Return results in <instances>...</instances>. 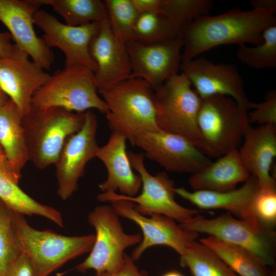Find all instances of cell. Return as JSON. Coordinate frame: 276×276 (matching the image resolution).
<instances>
[{
    "label": "cell",
    "mask_w": 276,
    "mask_h": 276,
    "mask_svg": "<svg viewBox=\"0 0 276 276\" xmlns=\"http://www.w3.org/2000/svg\"><path fill=\"white\" fill-rule=\"evenodd\" d=\"M275 25V14L261 9L235 8L200 16L182 28V62L219 45H257L263 41L264 31Z\"/></svg>",
    "instance_id": "cell-1"
},
{
    "label": "cell",
    "mask_w": 276,
    "mask_h": 276,
    "mask_svg": "<svg viewBox=\"0 0 276 276\" xmlns=\"http://www.w3.org/2000/svg\"><path fill=\"white\" fill-rule=\"evenodd\" d=\"M98 92L108 107L105 116L108 127L124 135L132 146L142 132L161 130L154 89L145 80L129 78Z\"/></svg>",
    "instance_id": "cell-2"
},
{
    "label": "cell",
    "mask_w": 276,
    "mask_h": 276,
    "mask_svg": "<svg viewBox=\"0 0 276 276\" xmlns=\"http://www.w3.org/2000/svg\"><path fill=\"white\" fill-rule=\"evenodd\" d=\"M12 221L22 250L32 265L33 276H49L69 261L90 252L95 235L67 236L39 231L24 215L12 211Z\"/></svg>",
    "instance_id": "cell-3"
},
{
    "label": "cell",
    "mask_w": 276,
    "mask_h": 276,
    "mask_svg": "<svg viewBox=\"0 0 276 276\" xmlns=\"http://www.w3.org/2000/svg\"><path fill=\"white\" fill-rule=\"evenodd\" d=\"M85 112L30 107L22 117L29 160L40 169L55 165L66 140L82 127Z\"/></svg>",
    "instance_id": "cell-4"
},
{
    "label": "cell",
    "mask_w": 276,
    "mask_h": 276,
    "mask_svg": "<svg viewBox=\"0 0 276 276\" xmlns=\"http://www.w3.org/2000/svg\"><path fill=\"white\" fill-rule=\"evenodd\" d=\"M154 91L159 128L186 138L205 154L214 157L198 126L201 98L186 77L181 73L173 75Z\"/></svg>",
    "instance_id": "cell-5"
},
{
    "label": "cell",
    "mask_w": 276,
    "mask_h": 276,
    "mask_svg": "<svg viewBox=\"0 0 276 276\" xmlns=\"http://www.w3.org/2000/svg\"><path fill=\"white\" fill-rule=\"evenodd\" d=\"M98 92L92 70L81 65L64 67L50 75L33 95L30 107L77 113L95 109L105 114L107 106Z\"/></svg>",
    "instance_id": "cell-6"
},
{
    "label": "cell",
    "mask_w": 276,
    "mask_h": 276,
    "mask_svg": "<svg viewBox=\"0 0 276 276\" xmlns=\"http://www.w3.org/2000/svg\"><path fill=\"white\" fill-rule=\"evenodd\" d=\"M132 168L140 175L142 180L141 194L133 197L115 192H102L97 195L101 202H112L118 200L132 202L135 209L144 216L160 214L182 223L198 215V211L182 206L175 199L174 182L167 173L162 171L153 175L144 164V153L128 151Z\"/></svg>",
    "instance_id": "cell-7"
},
{
    "label": "cell",
    "mask_w": 276,
    "mask_h": 276,
    "mask_svg": "<svg viewBox=\"0 0 276 276\" xmlns=\"http://www.w3.org/2000/svg\"><path fill=\"white\" fill-rule=\"evenodd\" d=\"M247 109L232 98L220 95L201 99L197 124L214 157L238 149L250 126Z\"/></svg>",
    "instance_id": "cell-8"
},
{
    "label": "cell",
    "mask_w": 276,
    "mask_h": 276,
    "mask_svg": "<svg viewBox=\"0 0 276 276\" xmlns=\"http://www.w3.org/2000/svg\"><path fill=\"white\" fill-rule=\"evenodd\" d=\"M87 220L95 230V240L88 256L76 267L80 272L91 269L96 273L117 270L124 263L125 250L142 241V234L124 232L111 205L97 206L89 213Z\"/></svg>",
    "instance_id": "cell-9"
},
{
    "label": "cell",
    "mask_w": 276,
    "mask_h": 276,
    "mask_svg": "<svg viewBox=\"0 0 276 276\" xmlns=\"http://www.w3.org/2000/svg\"><path fill=\"white\" fill-rule=\"evenodd\" d=\"M187 230L214 236L251 251L267 266L273 265L274 234L269 228L257 227L227 212L214 218L197 215L180 223Z\"/></svg>",
    "instance_id": "cell-10"
},
{
    "label": "cell",
    "mask_w": 276,
    "mask_h": 276,
    "mask_svg": "<svg viewBox=\"0 0 276 276\" xmlns=\"http://www.w3.org/2000/svg\"><path fill=\"white\" fill-rule=\"evenodd\" d=\"M98 126L96 116L90 110L85 111L82 127L66 140L55 164L57 194L63 200L78 190L87 164L96 157L99 148L96 139Z\"/></svg>",
    "instance_id": "cell-11"
},
{
    "label": "cell",
    "mask_w": 276,
    "mask_h": 276,
    "mask_svg": "<svg viewBox=\"0 0 276 276\" xmlns=\"http://www.w3.org/2000/svg\"><path fill=\"white\" fill-rule=\"evenodd\" d=\"M134 146L142 149L148 158L170 172L193 174L212 162L189 140L163 130L142 132L136 137Z\"/></svg>",
    "instance_id": "cell-12"
},
{
    "label": "cell",
    "mask_w": 276,
    "mask_h": 276,
    "mask_svg": "<svg viewBox=\"0 0 276 276\" xmlns=\"http://www.w3.org/2000/svg\"><path fill=\"white\" fill-rule=\"evenodd\" d=\"M111 203L119 216L133 221L142 231V241L130 256L134 261L139 259L149 247L156 245L168 246L181 256L198 236V233L186 229L167 216L153 214L146 217L141 214L131 201L121 199Z\"/></svg>",
    "instance_id": "cell-13"
},
{
    "label": "cell",
    "mask_w": 276,
    "mask_h": 276,
    "mask_svg": "<svg viewBox=\"0 0 276 276\" xmlns=\"http://www.w3.org/2000/svg\"><path fill=\"white\" fill-rule=\"evenodd\" d=\"M33 19L34 24L44 33L42 38L45 44L50 48L60 49L64 54V67L81 65L96 71L97 66L90 54L89 45L99 30L100 22L71 26L40 9L35 12Z\"/></svg>",
    "instance_id": "cell-14"
},
{
    "label": "cell",
    "mask_w": 276,
    "mask_h": 276,
    "mask_svg": "<svg viewBox=\"0 0 276 276\" xmlns=\"http://www.w3.org/2000/svg\"><path fill=\"white\" fill-rule=\"evenodd\" d=\"M180 71L201 99L224 96L232 98L247 109L251 108L253 102L248 99L241 76L233 64L195 58L182 62Z\"/></svg>",
    "instance_id": "cell-15"
},
{
    "label": "cell",
    "mask_w": 276,
    "mask_h": 276,
    "mask_svg": "<svg viewBox=\"0 0 276 276\" xmlns=\"http://www.w3.org/2000/svg\"><path fill=\"white\" fill-rule=\"evenodd\" d=\"M131 66L129 78H141L154 90L179 73L182 63L181 37L153 44L133 41L126 44Z\"/></svg>",
    "instance_id": "cell-16"
},
{
    "label": "cell",
    "mask_w": 276,
    "mask_h": 276,
    "mask_svg": "<svg viewBox=\"0 0 276 276\" xmlns=\"http://www.w3.org/2000/svg\"><path fill=\"white\" fill-rule=\"evenodd\" d=\"M38 9L33 0H0V21L18 48L31 56L35 63L49 70L54 56L43 38L35 33L33 16Z\"/></svg>",
    "instance_id": "cell-17"
},
{
    "label": "cell",
    "mask_w": 276,
    "mask_h": 276,
    "mask_svg": "<svg viewBox=\"0 0 276 276\" xmlns=\"http://www.w3.org/2000/svg\"><path fill=\"white\" fill-rule=\"evenodd\" d=\"M50 76L19 48L12 57H0V87L16 105L22 117L29 110L34 94Z\"/></svg>",
    "instance_id": "cell-18"
},
{
    "label": "cell",
    "mask_w": 276,
    "mask_h": 276,
    "mask_svg": "<svg viewBox=\"0 0 276 276\" xmlns=\"http://www.w3.org/2000/svg\"><path fill=\"white\" fill-rule=\"evenodd\" d=\"M96 64L94 72L98 90L110 88L129 79L131 66L126 46L114 36L108 18L100 22V28L89 45Z\"/></svg>",
    "instance_id": "cell-19"
},
{
    "label": "cell",
    "mask_w": 276,
    "mask_h": 276,
    "mask_svg": "<svg viewBox=\"0 0 276 276\" xmlns=\"http://www.w3.org/2000/svg\"><path fill=\"white\" fill-rule=\"evenodd\" d=\"M260 187L257 179L252 176L239 188L227 191L193 190L183 187L175 188V194L201 209H224L238 219L246 221L257 227L263 226L256 217L253 202Z\"/></svg>",
    "instance_id": "cell-20"
},
{
    "label": "cell",
    "mask_w": 276,
    "mask_h": 276,
    "mask_svg": "<svg viewBox=\"0 0 276 276\" xmlns=\"http://www.w3.org/2000/svg\"><path fill=\"white\" fill-rule=\"evenodd\" d=\"M238 150L242 164L249 175L257 179L260 189L276 190L271 172L276 156L275 125L249 126Z\"/></svg>",
    "instance_id": "cell-21"
},
{
    "label": "cell",
    "mask_w": 276,
    "mask_h": 276,
    "mask_svg": "<svg viewBox=\"0 0 276 276\" xmlns=\"http://www.w3.org/2000/svg\"><path fill=\"white\" fill-rule=\"evenodd\" d=\"M125 137L116 131H112L107 143L99 147L96 157L105 166L106 179L99 188L102 192H120V194L133 197L142 186L140 175L133 170L126 150Z\"/></svg>",
    "instance_id": "cell-22"
},
{
    "label": "cell",
    "mask_w": 276,
    "mask_h": 276,
    "mask_svg": "<svg viewBox=\"0 0 276 276\" xmlns=\"http://www.w3.org/2000/svg\"><path fill=\"white\" fill-rule=\"evenodd\" d=\"M21 175L12 168L0 146V200L10 210L22 215L40 216L63 226L61 213L41 204L26 194L19 186Z\"/></svg>",
    "instance_id": "cell-23"
},
{
    "label": "cell",
    "mask_w": 276,
    "mask_h": 276,
    "mask_svg": "<svg viewBox=\"0 0 276 276\" xmlns=\"http://www.w3.org/2000/svg\"><path fill=\"white\" fill-rule=\"evenodd\" d=\"M250 176L236 149L192 174L189 183L193 190L227 191L236 188Z\"/></svg>",
    "instance_id": "cell-24"
},
{
    "label": "cell",
    "mask_w": 276,
    "mask_h": 276,
    "mask_svg": "<svg viewBox=\"0 0 276 276\" xmlns=\"http://www.w3.org/2000/svg\"><path fill=\"white\" fill-rule=\"evenodd\" d=\"M0 146L12 168L21 175L29 156L22 116L9 98L0 104Z\"/></svg>",
    "instance_id": "cell-25"
},
{
    "label": "cell",
    "mask_w": 276,
    "mask_h": 276,
    "mask_svg": "<svg viewBox=\"0 0 276 276\" xmlns=\"http://www.w3.org/2000/svg\"><path fill=\"white\" fill-rule=\"evenodd\" d=\"M199 242L210 249L239 276H272L266 265L248 250L209 236Z\"/></svg>",
    "instance_id": "cell-26"
},
{
    "label": "cell",
    "mask_w": 276,
    "mask_h": 276,
    "mask_svg": "<svg viewBox=\"0 0 276 276\" xmlns=\"http://www.w3.org/2000/svg\"><path fill=\"white\" fill-rule=\"evenodd\" d=\"M38 7L51 6L71 26L100 22L107 18L104 1L100 0H33Z\"/></svg>",
    "instance_id": "cell-27"
},
{
    "label": "cell",
    "mask_w": 276,
    "mask_h": 276,
    "mask_svg": "<svg viewBox=\"0 0 276 276\" xmlns=\"http://www.w3.org/2000/svg\"><path fill=\"white\" fill-rule=\"evenodd\" d=\"M181 28L160 12L139 14L132 34V40L142 44H153L181 37Z\"/></svg>",
    "instance_id": "cell-28"
},
{
    "label": "cell",
    "mask_w": 276,
    "mask_h": 276,
    "mask_svg": "<svg viewBox=\"0 0 276 276\" xmlns=\"http://www.w3.org/2000/svg\"><path fill=\"white\" fill-rule=\"evenodd\" d=\"M181 266L192 276H239L210 249L200 242H191L180 256Z\"/></svg>",
    "instance_id": "cell-29"
},
{
    "label": "cell",
    "mask_w": 276,
    "mask_h": 276,
    "mask_svg": "<svg viewBox=\"0 0 276 276\" xmlns=\"http://www.w3.org/2000/svg\"><path fill=\"white\" fill-rule=\"evenodd\" d=\"M263 38L257 45L239 46L236 56L241 62L256 70L276 67V25L265 30Z\"/></svg>",
    "instance_id": "cell-30"
},
{
    "label": "cell",
    "mask_w": 276,
    "mask_h": 276,
    "mask_svg": "<svg viewBox=\"0 0 276 276\" xmlns=\"http://www.w3.org/2000/svg\"><path fill=\"white\" fill-rule=\"evenodd\" d=\"M104 2L108 23L115 37L125 45L132 41L139 14L131 0H105Z\"/></svg>",
    "instance_id": "cell-31"
},
{
    "label": "cell",
    "mask_w": 276,
    "mask_h": 276,
    "mask_svg": "<svg viewBox=\"0 0 276 276\" xmlns=\"http://www.w3.org/2000/svg\"><path fill=\"white\" fill-rule=\"evenodd\" d=\"M212 7L210 0H159L158 12L182 29L196 18L208 15Z\"/></svg>",
    "instance_id": "cell-32"
},
{
    "label": "cell",
    "mask_w": 276,
    "mask_h": 276,
    "mask_svg": "<svg viewBox=\"0 0 276 276\" xmlns=\"http://www.w3.org/2000/svg\"><path fill=\"white\" fill-rule=\"evenodd\" d=\"M22 253L12 211L0 200V276L5 275L9 265Z\"/></svg>",
    "instance_id": "cell-33"
},
{
    "label": "cell",
    "mask_w": 276,
    "mask_h": 276,
    "mask_svg": "<svg viewBox=\"0 0 276 276\" xmlns=\"http://www.w3.org/2000/svg\"><path fill=\"white\" fill-rule=\"evenodd\" d=\"M255 215L259 222L269 228L276 221V190L261 189L253 202Z\"/></svg>",
    "instance_id": "cell-34"
},
{
    "label": "cell",
    "mask_w": 276,
    "mask_h": 276,
    "mask_svg": "<svg viewBox=\"0 0 276 276\" xmlns=\"http://www.w3.org/2000/svg\"><path fill=\"white\" fill-rule=\"evenodd\" d=\"M253 110L248 113L250 123L262 125H276V92L272 90L267 93L264 100L259 103L253 102Z\"/></svg>",
    "instance_id": "cell-35"
},
{
    "label": "cell",
    "mask_w": 276,
    "mask_h": 276,
    "mask_svg": "<svg viewBox=\"0 0 276 276\" xmlns=\"http://www.w3.org/2000/svg\"><path fill=\"white\" fill-rule=\"evenodd\" d=\"M95 276H149L143 270H140L134 261L126 253L123 265L117 270L112 272L96 273Z\"/></svg>",
    "instance_id": "cell-36"
},
{
    "label": "cell",
    "mask_w": 276,
    "mask_h": 276,
    "mask_svg": "<svg viewBox=\"0 0 276 276\" xmlns=\"http://www.w3.org/2000/svg\"><path fill=\"white\" fill-rule=\"evenodd\" d=\"M4 276H33L32 265L24 252L9 265Z\"/></svg>",
    "instance_id": "cell-37"
},
{
    "label": "cell",
    "mask_w": 276,
    "mask_h": 276,
    "mask_svg": "<svg viewBox=\"0 0 276 276\" xmlns=\"http://www.w3.org/2000/svg\"><path fill=\"white\" fill-rule=\"evenodd\" d=\"M12 38L9 32H0V57H11L18 49L15 44L11 43Z\"/></svg>",
    "instance_id": "cell-38"
},
{
    "label": "cell",
    "mask_w": 276,
    "mask_h": 276,
    "mask_svg": "<svg viewBox=\"0 0 276 276\" xmlns=\"http://www.w3.org/2000/svg\"><path fill=\"white\" fill-rule=\"evenodd\" d=\"M139 14L158 12L159 0H131Z\"/></svg>",
    "instance_id": "cell-39"
},
{
    "label": "cell",
    "mask_w": 276,
    "mask_h": 276,
    "mask_svg": "<svg viewBox=\"0 0 276 276\" xmlns=\"http://www.w3.org/2000/svg\"><path fill=\"white\" fill-rule=\"evenodd\" d=\"M249 4L252 9H261L274 14L276 13L275 0H251Z\"/></svg>",
    "instance_id": "cell-40"
},
{
    "label": "cell",
    "mask_w": 276,
    "mask_h": 276,
    "mask_svg": "<svg viewBox=\"0 0 276 276\" xmlns=\"http://www.w3.org/2000/svg\"><path fill=\"white\" fill-rule=\"evenodd\" d=\"M162 276H183L180 272L176 270H171L165 273Z\"/></svg>",
    "instance_id": "cell-41"
},
{
    "label": "cell",
    "mask_w": 276,
    "mask_h": 276,
    "mask_svg": "<svg viewBox=\"0 0 276 276\" xmlns=\"http://www.w3.org/2000/svg\"><path fill=\"white\" fill-rule=\"evenodd\" d=\"M9 98L3 92L2 89L0 87V104H2L5 102Z\"/></svg>",
    "instance_id": "cell-42"
}]
</instances>
